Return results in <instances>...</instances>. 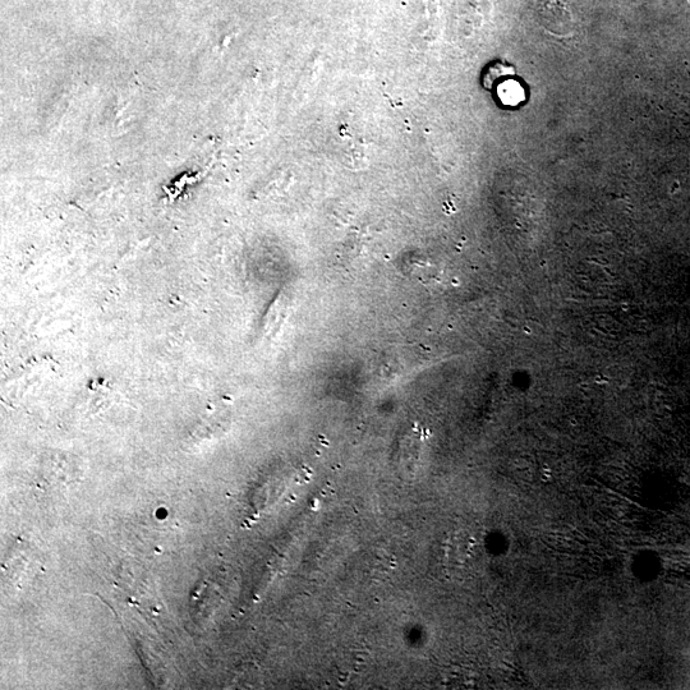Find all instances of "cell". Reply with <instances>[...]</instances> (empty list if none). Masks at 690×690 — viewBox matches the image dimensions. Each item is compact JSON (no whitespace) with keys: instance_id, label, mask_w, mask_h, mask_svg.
Masks as SVG:
<instances>
[{"instance_id":"6da1fadb","label":"cell","mask_w":690,"mask_h":690,"mask_svg":"<svg viewBox=\"0 0 690 690\" xmlns=\"http://www.w3.org/2000/svg\"><path fill=\"white\" fill-rule=\"evenodd\" d=\"M498 96L506 107H517L526 99V92L518 81L508 78L498 85Z\"/></svg>"},{"instance_id":"7a4b0ae2","label":"cell","mask_w":690,"mask_h":690,"mask_svg":"<svg viewBox=\"0 0 690 690\" xmlns=\"http://www.w3.org/2000/svg\"><path fill=\"white\" fill-rule=\"evenodd\" d=\"M514 73V68L508 66V64H492V66L486 69L485 75H483V85H485L487 90L494 89L500 78L514 76Z\"/></svg>"}]
</instances>
